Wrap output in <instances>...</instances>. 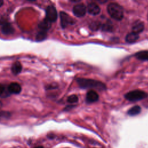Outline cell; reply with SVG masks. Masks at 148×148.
<instances>
[{
	"instance_id": "cell-7",
	"label": "cell",
	"mask_w": 148,
	"mask_h": 148,
	"mask_svg": "<svg viewBox=\"0 0 148 148\" xmlns=\"http://www.w3.org/2000/svg\"><path fill=\"white\" fill-rule=\"evenodd\" d=\"M72 11L75 16L81 17L85 15L86 12V8L84 4L79 3L73 6Z\"/></svg>"
},
{
	"instance_id": "cell-19",
	"label": "cell",
	"mask_w": 148,
	"mask_h": 148,
	"mask_svg": "<svg viewBox=\"0 0 148 148\" xmlns=\"http://www.w3.org/2000/svg\"><path fill=\"white\" fill-rule=\"evenodd\" d=\"M100 27V24L98 21H94L93 23H91L90 25V28H91L92 30H97Z\"/></svg>"
},
{
	"instance_id": "cell-3",
	"label": "cell",
	"mask_w": 148,
	"mask_h": 148,
	"mask_svg": "<svg viewBox=\"0 0 148 148\" xmlns=\"http://www.w3.org/2000/svg\"><path fill=\"white\" fill-rule=\"evenodd\" d=\"M147 97V94L145 91L135 90L128 92L125 95V98L130 101H138L143 99Z\"/></svg>"
},
{
	"instance_id": "cell-13",
	"label": "cell",
	"mask_w": 148,
	"mask_h": 148,
	"mask_svg": "<svg viewBox=\"0 0 148 148\" xmlns=\"http://www.w3.org/2000/svg\"><path fill=\"white\" fill-rule=\"evenodd\" d=\"M21 70H22V65L19 61H17L12 64L11 67V71L13 75H18L21 72Z\"/></svg>"
},
{
	"instance_id": "cell-14",
	"label": "cell",
	"mask_w": 148,
	"mask_h": 148,
	"mask_svg": "<svg viewBox=\"0 0 148 148\" xmlns=\"http://www.w3.org/2000/svg\"><path fill=\"white\" fill-rule=\"evenodd\" d=\"M139 36L138 34H136L134 32H130L125 37V40L128 43H134L136 42L138 39Z\"/></svg>"
},
{
	"instance_id": "cell-23",
	"label": "cell",
	"mask_w": 148,
	"mask_h": 148,
	"mask_svg": "<svg viewBox=\"0 0 148 148\" xmlns=\"http://www.w3.org/2000/svg\"><path fill=\"white\" fill-rule=\"evenodd\" d=\"M2 102L0 101V109L2 108Z\"/></svg>"
},
{
	"instance_id": "cell-21",
	"label": "cell",
	"mask_w": 148,
	"mask_h": 148,
	"mask_svg": "<svg viewBox=\"0 0 148 148\" xmlns=\"http://www.w3.org/2000/svg\"><path fill=\"white\" fill-rule=\"evenodd\" d=\"M5 90V86L2 84H0V95H1Z\"/></svg>"
},
{
	"instance_id": "cell-11",
	"label": "cell",
	"mask_w": 148,
	"mask_h": 148,
	"mask_svg": "<svg viewBox=\"0 0 148 148\" xmlns=\"http://www.w3.org/2000/svg\"><path fill=\"white\" fill-rule=\"evenodd\" d=\"M132 32L138 34L142 32L144 29V24L142 21L138 20L135 21L132 27Z\"/></svg>"
},
{
	"instance_id": "cell-6",
	"label": "cell",
	"mask_w": 148,
	"mask_h": 148,
	"mask_svg": "<svg viewBox=\"0 0 148 148\" xmlns=\"http://www.w3.org/2000/svg\"><path fill=\"white\" fill-rule=\"evenodd\" d=\"M0 24L1 25V31L2 34L5 35H10L14 33V27L10 23L7 21L6 20H1L0 21Z\"/></svg>"
},
{
	"instance_id": "cell-17",
	"label": "cell",
	"mask_w": 148,
	"mask_h": 148,
	"mask_svg": "<svg viewBox=\"0 0 148 148\" xmlns=\"http://www.w3.org/2000/svg\"><path fill=\"white\" fill-rule=\"evenodd\" d=\"M47 38V32L43 31H40L36 35V40L40 42L44 40Z\"/></svg>"
},
{
	"instance_id": "cell-15",
	"label": "cell",
	"mask_w": 148,
	"mask_h": 148,
	"mask_svg": "<svg viewBox=\"0 0 148 148\" xmlns=\"http://www.w3.org/2000/svg\"><path fill=\"white\" fill-rule=\"evenodd\" d=\"M135 57L140 60L148 61V51L143 50L139 51L135 54Z\"/></svg>"
},
{
	"instance_id": "cell-16",
	"label": "cell",
	"mask_w": 148,
	"mask_h": 148,
	"mask_svg": "<svg viewBox=\"0 0 148 148\" xmlns=\"http://www.w3.org/2000/svg\"><path fill=\"white\" fill-rule=\"evenodd\" d=\"M141 111V108L139 106L136 105L133 106L132 108H130L128 111V114L131 116H134L135 115L138 114Z\"/></svg>"
},
{
	"instance_id": "cell-24",
	"label": "cell",
	"mask_w": 148,
	"mask_h": 148,
	"mask_svg": "<svg viewBox=\"0 0 148 148\" xmlns=\"http://www.w3.org/2000/svg\"><path fill=\"white\" fill-rule=\"evenodd\" d=\"M35 148H43V147H42V146H38V147H35Z\"/></svg>"
},
{
	"instance_id": "cell-8",
	"label": "cell",
	"mask_w": 148,
	"mask_h": 148,
	"mask_svg": "<svg viewBox=\"0 0 148 148\" xmlns=\"http://www.w3.org/2000/svg\"><path fill=\"white\" fill-rule=\"evenodd\" d=\"M99 99V95L94 90L89 91L86 94V102L87 103H92L96 102Z\"/></svg>"
},
{
	"instance_id": "cell-20",
	"label": "cell",
	"mask_w": 148,
	"mask_h": 148,
	"mask_svg": "<svg viewBox=\"0 0 148 148\" xmlns=\"http://www.w3.org/2000/svg\"><path fill=\"white\" fill-rule=\"evenodd\" d=\"M112 28V26L109 24H105L102 27V29L105 31H110Z\"/></svg>"
},
{
	"instance_id": "cell-1",
	"label": "cell",
	"mask_w": 148,
	"mask_h": 148,
	"mask_svg": "<svg viewBox=\"0 0 148 148\" xmlns=\"http://www.w3.org/2000/svg\"><path fill=\"white\" fill-rule=\"evenodd\" d=\"M77 82L82 88H95L98 90H104L106 89V86L101 82L84 78H79Z\"/></svg>"
},
{
	"instance_id": "cell-12",
	"label": "cell",
	"mask_w": 148,
	"mask_h": 148,
	"mask_svg": "<svg viewBox=\"0 0 148 148\" xmlns=\"http://www.w3.org/2000/svg\"><path fill=\"white\" fill-rule=\"evenodd\" d=\"M51 27V23L47 20L46 18L43 19L40 23L38 24V27L41 31H46L49 30Z\"/></svg>"
},
{
	"instance_id": "cell-10",
	"label": "cell",
	"mask_w": 148,
	"mask_h": 148,
	"mask_svg": "<svg viewBox=\"0 0 148 148\" xmlns=\"http://www.w3.org/2000/svg\"><path fill=\"white\" fill-rule=\"evenodd\" d=\"M8 90L9 92L11 94H18L21 91V87L20 84H18V83H12L8 86Z\"/></svg>"
},
{
	"instance_id": "cell-22",
	"label": "cell",
	"mask_w": 148,
	"mask_h": 148,
	"mask_svg": "<svg viewBox=\"0 0 148 148\" xmlns=\"http://www.w3.org/2000/svg\"><path fill=\"white\" fill-rule=\"evenodd\" d=\"M3 4V1L2 0H0V7H1Z\"/></svg>"
},
{
	"instance_id": "cell-2",
	"label": "cell",
	"mask_w": 148,
	"mask_h": 148,
	"mask_svg": "<svg viewBox=\"0 0 148 148\" xmlns=\"http://www.w3.org/2000/svg\"><path fill=\"white\" fill-rule=\"evenodd\" d=\"M107 10L111 17L116 20H121L124 17L123 8L117 3H110L108 5Z\"/></svg>"
},
{
	"instance_id": "cell-4",
	"label": "cell",
	"mask_w": 148,
	"mask_h": 148,
	"mask_svg": "<svg viewBox=\"0 0 148 148\" xmlns=\"http://www.w3.org/2000/svg\"><path fill=\"white\" fill-rule=\"evenodd\" d=\"M58 17V14L56 8L53 5H49L46 9V18L51 23L55 22Z\"/></svg>"
},
{
	"instance_id": "cell-5",
	"label": "cell",
	"mask_w": 148,
	"mask_h": 148,
	"mask_svg": "<svg viewBox=\"0 0 148 148\" xmlns=\"http://www.w3.org/2000/svg\"><path fill=\"white\" fill-rule=\"evenodd\" d=\"M60 17L61 25L63 28H66L68 25H72L75 23V21L69 15L64 12H60Z\"/></svg>"
},
{
	"instance_id": "cell-18",
	"label": "cell",
	"mask_w": 148,
	"mask_h": 148,
	"mask_svg": "<svg viewBox=\"0 0 148 148\" xmlns=\"http://www.w3.org/2000/svg\"><path fill=\"white\" fill-rule=\"evenodd\" d=\"M67 101L69 103H75L78 101V97L77 95L73 94L69 96L67 98Z\"/></svg>"
},
{
	"instance_id": "cell-9",
	"label": "cell",
	"mask_w": 148,
	"mask_h": 148,
	"mask_svg": "<svg viewBox=\"0 0 148 148\" xmlns=\"http://www.w3.org/2000/svg\"><path fill=\"white\" fill-rule=\"evenodd\" d=\"M87 12L89 14L95 16L98 14L100 13L101 9L98 5L94 2H91L87 6Z\"/></svg>"
}]
</instances>
